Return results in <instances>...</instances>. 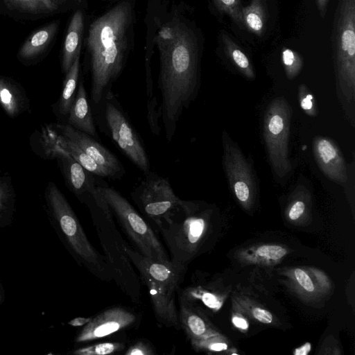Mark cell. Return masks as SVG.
<instances>
[{"mask_svg":"<svg viewBox=\"0 0 355 355\" xmlns=\"http://www.w3.org/2000/svg\"><path fill=\"white\" fill-rule=\"evenodd\" d=\"M178 320L180 327L184 329L187 336L193 340H199L208 335L205 320L191 306L179 303Z\"/></svg>","mask_w":355,"mask_h":355,"instance_id":"22","label":"cell"},{"mask_svg":"<svg viewBox=\"0 0 355 355\" xmlns=\"http://www.w3.org/2000/svg\"><path fill=\"white\" fill-rule=\"evenodd\" d=\"M140 276L148 288L157 320L168 327H180L178 311L174 298L175 293L144 274H140Z\"/></svg>","mask_w":355,"mask_h":355,"instance_id":"17","label":"cell"},{"mask_svg":"<svg viewBox=\"0 0 355 355\" xmlns=\"http://www.w3.org/2000/svg\"><path fill=\"white\" fill-rule=\"evenodd\" d=\"M45 199L51 222L75 260L96 278L106 282L113 279L105 256L89 242L75 212L54 183L48 184Z\"/></svg>","mask_w":355,"mask_h":355,"instance_id":"3","label":"cell"},{"mask_svg":"<svg viewBox=\"0 0 355 355\" xmlns=\"http://www.w3.org/2000/svg\"><path fill=\"white\" fill-rule=\"evenodd\" d=\"M1 300H2V295H1V293L0 291V302L1 301Z\"/></svg>","mask_w":355,"mask_h":355,"instance_id":"44","label":"cell"},{"mask_svg":"<svg viewBox=\"0 0 355 355\" xmlns=\"http://www.w3.org/2000/svg\"><path fill=\"white\" fill-rule=\"evenodd\" d=\"M12 10L30 14H48L55 12L58 6L51 0H4Z\"/></svg>","mask_w":355,"mask_h":355,"instance_id":"27","label":"cell"},{"mask_svg":"<svg viewBox=\"0 0 355 355\" xmlns=\"http://www.w3.org/2000/svg\"><path fill=\"white\" fill-rule=\"evenodd\" d=\"M44 132H46L60 148L67 152L85 170L94 175L112 179L110 173L106 169L101 166L93 158L73 142L60 135L50 127H47Z\"/></svg>","mask_w":355,"mask_h":355,"instance_id":"19","label":"cell"},{"mask_svg":"<svg viewBox=\"0 0 355 355\" xmlns=\"http://www.w3.org/2000/svg\"><path fill=\"white\" fill-rule=\"evenodd\" d=\"M282 61L286 78L293 80L300 73L303 66V59L297 52L284 48L282 51Z\"/></svg>","mask_w":355,"mask_h":355,"instance_id":"30","label":"cell"},{"mask_svg":"<svg viewBox=\"0 0 355 355\" xmlns=\"http://www.w3.org/2000/svg\"><path fill=\"white\" fill-rule=\"evenodd\" d=\"M296 189L299 198L294 199L288 211V217L293 220L298 219L306 210L305 201L304 199L300 198V186H298Z\"/></svg>","mask_w":355,"mask_h":355,"instance_id":"35","label":"cell"},{"mask_svg":"<svg viewBox=\"0 0 355 355\" xmlns=\"http://www.w3.org/2000/svg\"><path fill=\"white\" fill-rule=\"evenodd\" d=\"M94 114H101L103 122L100 127L103 126L121 151L144 175L148 173L150 165L144 143L112 90Z\"/></svg>","mask_w":355,"mask_h":355,"instance_id":"8","label":"cell"},{"mask_svg":"<svg viewBox=\"0 0 355 355\" xmlns=\"http://www.w3.org/2000/svg\"><path fill=\"white\" fill-rule=\"evenodd\" d=\"M76 2L80 3L82 0H75Z\"/></svg>","mask_w":355,"mask_h":355,"instance_id":"45","label":"cell"},{"mask_svg":"<svg viewBox=\"0 0 355 355\" xmlns=\"http://www.w3.org/2000/svg\"><path fill=\"white\" fill-rule=\"evenodd\" d=\"M196 201L180 199L157 225L171 254V261L186 267L196 254L205 233L207 220Z\"/></svg>","mask_w":355,"mask_h":355,"instance_id":"5","label":"cell"},{"mask_svg":"<svg viewBox=\"0 0 355 355\" xmlns=\"http://www.w3.org/2000/svg\"><path fill=\"white\" fill-rule=\"evenodd\" d=\"M252 314L253 316L261 322L268 324L272 321V315L267 310L257 307L253 309Z\"/></svg>","mask_w":355,"mask_h":355,"instance_id":"37","label":"cell"},{"mask_svg":"<svg viewBox=\"0 0 355 355\" xmlns=\"http://www.w3.org/2000/svg\"><path fill=\"white\" fill-rule=\"evenodd\" d=\"M329 0H315L318 9L321 17H324Z\"/></svg>","mask_w":355,"mask_h":355,"instance_id":"39","label":"cell"},{"mask_svg":"<svg viewBox=\"0 0 355 355\" xmlns=\"http://www.w3.org/2000/svg\"><path fill=\"white\" fill-rule=\"evenodd\" d=\"M295 276L298 283L306 291L311 292L314 290V285L309 276L303 270L296 268L295 270Z\"/></svg>","mask_w":355,"mask_h":355,"instance_id":"36","label":"cell"},{"mask_svg":"<svg viewBox=\"0 0 355 355\" xmlns=\"http://www.w3.org/2000/svg\"><path fill=\"white\" fill-rule=\"evenodd\" d=\"M311 349L310 343H306L295 352L296 354H307Z\"/></svg>","mask_w":355,"mask_h":355,"instance_id":"42","label":"cell"},{"mask_svg":"<svg viewBox=\"0 0 355 355\" xmlns=\"http://www.w3.org/2000/svg\"><path fill=\"white\" fill-rule=\"evenodd\" d=\"M298 101L302 110L311 117L318 115V108L316 100L305 84H300L297 88Z\"/></svg>","mask_w":355,"mask_h":355,"instance_id":"32","label":"cell"},{"mask_svg":"<svg viewBox=\"0 0 355 355\" xmlns=\"http://www.w3.org/2000/svg\"><path fill=\"white\" fill-rule=\"evenodd\" d=\"M83 28V12L78 10L72 16L64 40L62 67L65 73L71 67L76 57L80 53Z\"/></svg>","mask_w":355,"mask_h":355,"instance_id":"20","label":"cell"},{"mask_svg":"<svg viewBox=\"0 0 355 355\" xmlns=\"http://www.w3.org/2000/svg\"><path fill=\"white\" fill-rule=\"evenodd\" d=\"M0 104L12 117L22 112L27 104L22 89L13 81L3 77H0Z\"/></svg>","mask_w":355,"mask_h":355,"instance_id":"21","label":"cell"},{"mask_svg":"<svg viewBox=\"0 0 355 355\" xmlns=\"http://www.w3.org/2000/svg\"><path fill=\"white\" fill-rule=\"evenodd\" d=\"M122 245L139 274H144L173 293L180 288L185 268L172 261L163 262L146 257L129 245L123 239Z\"/></svg>","mask_w":355,"mask_h":355,"instance_id":"14","label":"cell"},{"mask_svg":"<svg viewBox=\"0 0 355 355\" xmlns=\"http://www.w3.org/2000/svg\"><path fill=\"white\" fill-rule=\"evenodd\" d=\"M155 40L160 55L159 107L165 136L171 141L183 111L198 93V47L192 31L175 18L161 28Z\"/></svg>","mask_w":355,"mask_h":355,"instance_id":"1","label":"cell"},{"mask_svg":"<svg viewBox=\"0 0 355 355\" xmlns=\"http://www.w3.org/2000/svg\"><path fill=\"white\" fill-rule=\"evenodd\" d=\"M80 53L76 57L71 67L66 73L63 83L62 92L58 101V111L64 116H68L77 92L80 72Z\"/></svg>","mask_w":355,"mask_h":355,"instance_id":"25","label":"cell"},{"mask_svg":"<svg viewBox=\"0 0 355 355\" xmlns=\"http://www.w3.org/2000/svg\"><path fill=\"white\" fill-rule=\"evenodd\" d=\"M125 345L119 342H104L75 349V355H107L123 351Z\"/></svg>","mask_w":355,"mask_h":355,"instance_id":"29","label":"cell"},{"mask_svg":"<svg viewBox=\"0 0 355 355\" xmlns=\"http://www.w3.org/2000/svg\"><path fill=\"white\" fill-rule=\"evenodd\" d=\"M43 133L46 153L56 159L65 184L71 192L85 205L91 200L98 198L100 193L94 175L60 148L46 132L43 131Z\"/></svg>","mask_w":355,"mask_h":355,"instance_id":"12","label":"cell"},{"mask_svg":"<svg viewBox=\"0 0 355 355\" xmlns=\"http://www.w3.org/2000/svg\"><path fill=\"white\" fill-rule=\"evenodd\" d=\"M92 317L89 318H83V317H78L68 322V324L72 326V327H82L87 324L88 322H90Z\"/></svg>","mask_w":355,"mask_h":355,"instance_id":"38","label":"cell"},{"mask_svg":"<svg viewBox=\"0 0 355 355\" xmlns=\"http://www.w3.org/2000/svg\"><path fill=\"white\" fill-rule=\"evenodd\" d=\"M223 164L228 183L237 200L249 203L255 195L257 179L251 164L229 135L223 134Z\"/></svg>","mask_w":355,"mask_h":355,"instance_id":"11","label":"cell"},{"mask_svg":"<svg viewBox=\"0 0 355 355\" xmlns=\"http://www.w3.org/2000/svg\"><path fill=\"white\" fill-rule=\"evenodd\" d=\"M51 1L58 6L61 3H62L65 0H51Z\"/></svg>","mask_w":355,"mask_h":355,"instance_id":"43","label":"cell"},{"mask_svg":"<svg viewBox=\"0 0 355 355\" xmlns=\"http://www.w3.org/2000/svg\"><path fill=\"white\" fill-rule=\"evenodd\" d=\"M287 251L282 246L277 245H265L257 250V254L261 257L270 260H279L282 258Z\"/></svg>","mask_w":355,"mask_h":355,"instance_id":"33","label":"cell"},{"mask_svg":"<svg viewBox=\"0 0 355 355\" xmlns=\"http://www.w3.org/2000/svg\"><path fill=\"white\" fill-rule=\"evenodd\" d=\"M137 315L123 306L109 308L84 326L76 336V343H85L100 339L135 324Z\"/></svg>","mask_w":355,"mask_h":355,"instance_id":"13","label":"cell"},{"mask_svg":"<svg viewBox=\"0 0 355 355\" xmlns=\"http://www.w3.org/2000/svg\"><path fill=\"white\" fill-rule=\"evenodd\" d=\"M332 50L338 99L355 125V0H339L332 31Z\"/></svg>","mask_w":355,"mask_h":355,"instance_id":"4","label":"cell"},{"mask_svg":"<svg viewBox=\"0 0 355 355\" xmlns=\"http://www.w3.org/2000/svg\"><path fill=\"white\" fill-rule=\"evenodd\" d=\"M105 257L112 270L113 279L132 302H141V286L132 262L122 245L123 238L116 230L113 218L97 206L88 208Z\"/></svg>","mask_w":355,"mask_h":355,"instance_id":"7","label":"cell"},{"mask_svg":"<svg viewBox=\"0 0 355 355\" xmlns=\"http://www.w3.org/2000/svg\"><path fill=\"white\" fill-rule=\"evenodd\" d=\"M53 130L83 150L110 173L112 180L120 179L125 175L124 168L117 157L97 139L68 124H55Z\"/></svg>","mask_w":355,"mask_h":355,"instance_id":"15","label":"cell"},{"mask_svg":"<svg viewBox=\"0 0 355 355\" xmlns=\"http://www.w3.org/2000/svg\"><path fill=\"white\" fill-rule=\"evenodd\" d=\"M216 7L220 12L229 15L241 28H243L241 0H213Z\"/></svg>","mask_w":355,"mask_h":355,"instance_id":"31","label":"cell"},{"mask_svg":"<svg viewBox=\"0 0 355 355\" xmlns=\"http://www.w3.org/2000/svg\"><path fill=\"white\" fill-rule=\"evenodd\" d=\"M132 11L131 3L123 1L89 26L87 44L90 55V98L95 112L123 67Z\"/></svg>","mask_w":355,"mask_h":355,"instance_id":"2","label":"cell"},{"mask_svg":"<svg viewBox=\"0 0 355 355\" xmlns=\"http://www.w3.org/2000/svg\"><path fill=\"white\" fill-rule=\"evenodd\" d=\"M57 23H51L35 32L21 46L19 55L29 59L40 53L50 43L56 30Z\"/></svg>","mask_w":355,"mask_h":355,"instance_id":"26","label":"cell"},{"mask_svg":"<svg viewBox=\"0 0 355 355\" xmlns=\"http://www.w3.org/2000/svg\"><path fill=\"white\" fill-rule=\"evenodd\" d=\"M313 153L317 165L327 178L339 184L347 182L345 157L333 139L324 136L315 137L313 139Z\"/></svg>","mask_w":355,"mask_h":355,"instance_id":"16","label":"cell"},{"mask_svg":"<svg viewBox=\"0 0 355 355\" xmlns=\"http://www.w3.org/2000/svg\"><path fill=\"white\" fill-rule=\"evenodd\" d=\"M221 41L224 53L235 68L245 78H255L252 64L242 49L225 32H222Z\"/></svg>","mask_w":355,"mask_h":355,"instance_id":"24","label":"cell"},{"mask_svg":"<svg viewBox=\"0 0 355 355\" xmlns=\"http://www.w3.org/2000/svg\"><path fill=\"white\" fill-rule=\"evenodd\" d=\"M96 188L139 252L152 259L171 261L153 229L125 198L105 183L97 182Z\"/></svg>","mask_w":355,"mask_h":355,"instance_id":"6","label":"cell"},{"mask_svg":"<svg viewBox=\"0 0 355 355\" xmlns=\"http://www.w3.org/2000/svg\"><path fill=\"white\" fill-rule=\"evenodd\" d=\"M293 111L283 97L274 98L263 115V135L271 168L279 178L288 176L292 166L289 158V135Z\"/></svg>","mask_w":355,"mask_h":355,"instance_id":"9","label":"cell"},{"mask_svg":"<svg viewBox=\"0 0 355 355\" xmlns=\"http://www.w3.org/2000/svg\"><path fill=\"white\" fill-rule=\"evenodd\" d=\"M241 13L243 27L261 37L268 17L266 0H252L248 6L242 7Z\"/></svg>","mask_w":355,"mask_h":355,"instance_id":"23","label":"cell"},{"mask_svg":"<svg viewBox=\"0 0 355 355\" xmlns=\"http://www.w3.org/2000/svg\"><path fill=\"white\" fill-rule=\"evenodd\" d=\"M154 348L143 340H138L132 345L125 352V355H153Z\"/></svg>","mask_w":355,"mask_h":355,"instance_id":"34","label":"cell"},{"mask_svg":"<svg viewBox=\"0 0 355 355\" xmlns=\"http://www.w3.org/2000/svg\"><path fill=\"white\" fill-rule=\"evenodd\" d=\"M227 346L223 343H211L207 345V348L214 352L225 350Z\"/></svg>","mask_w":355,"mask_h":355,"instance_id":"41","label":"cell"},{"mask_svg":"<svg viewBox=\"0 0 355 355\" xmlns=\"http://www.w3.org/2000/svg\"><path fill=\"white\" fill-rule=\"evenodd\" d=\"M130 196L142 214L157 227L180 199L167 178L152 171L145 175Z\"/></svg>","mask_w":355,"mask_h":355,"instance_id":"10","label":"cell"},{"mask_svg":"<svg viewBox=\"0 0 355 355\" xmlns=\"http://www.w3.org/2000/svg\"><path fill=\"white\" fill-rule=\"evenodd\" d=\"M67 116L68 125L97 140L99 139L92 108L83 81H80L78 85L77 92Z\"/></svg>","mask_w":355,"mask_h":355,"instance_id":"18","label":"cell"},{"mask_svg":"<svg viewBox=\"0 0 355 355\" xmlns=\"http://www.w3.org/2000/svg\"><path fill=\"white\" fill-rule=\"evenodd\" d=\"M232 322L236 327L241 329H247L248 328V322L243 318L234 316L232 318Z\"/></svg>","mask_w":355,"mask_h":355,"instance_id":"40","label":"cell"},{"mask_svg":"<svg viewBox=\"0 0 355 355\" xmlns=\"http://www.w3.org/2000/svg\"><path fill=\"white\" fill-rule=\"evenodd\" d=\"M14 204L11 187L4 178L0 175V227L10 220Z\"/></svg>","mask_w":355,"mask_h":355,"instance_id":"28","label":"cell"}]
</instances>
